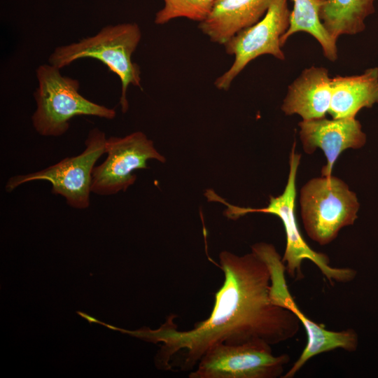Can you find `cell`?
Returning a JSON list of instances; mask_svg holds the SVG:
<instances>
[{
  "label": "cell",
  "mask_w": 378,
  "mask_h": 378,
  "mask_svg": "<svg viewBox=\"0 0 378 378\" xmlns=\"http://www.w3.org/2000/svg\"><path fill=\"white\" fill-rule=\"evenodd\" d=\"M219 263L223 284L215 294L209 316L192 329L178 330L173 314L155 330H129L113 326L111 329L145 342H161L155 356L156 367L169 370L171 362L178 356L181 371H192L206 351L218 344L272 346L296 335L300 322L291 311L272 303L270 272L258 255L253 251L237 255L223 251Z\"/></svg>",
  "instance_id": "obj_1"
},
{
  "label": "cell",
  "mask_w": 378,
  "mask_h": 378,
  "mask_svg": "<svg viewBox=\"0 0 378 378\" xmlns=\"http://www.w3.org/2000/svg\"><path fill=\"white\" fill-rule=\"evenodd\" d=\"M301 155L295 152L293 144L290 154L289 174L284 192L277 197L270 196L268 205L264 208L241 207L227 202L212 189L206 190L204 195L209 202H217L226 206L223 214L229 219L237 220L247 214L262 213L277 216L281 220L286 237V244L282 261L288 274L295 280L304 277L302 263L308 259L313 262L331 284L352 281L356 272L351 268L333 267L328 256L311 248L302 237L295 213L296 177Z\"/></svg>",
  "instance_id": "obj_2"
},
{
  "label": "cell",
  "mask_w": 378,
  "mask_h": 378,
  "mask_svg": "<svg viewBox=\"0 0 378 378\" xmlns=\"http://www.w3.org/2000/svg\"><path fill=\"white\" fill-rule=\"evenodd\" d=\"M141 38V29L135 22L106 25L94 36L57 47L49 56L48 63L61 69L83 58L101 61L120 78L119 104L122 112L126 113L129 86L141 88V69L132 59Z\"/></svg>",
  "instance_id": "obj_3"
},
{
  "label": "cell",
  "mask_w": 378,
  "mask_h": 378,
  "mask_svg": "<svg viewBox=\"0 0 378 378\" xmlns=\"http://www.w3.org/2000/svg\"><path fill=\"white\" fill-rule=\"evenodd\" d=\"M38 80L34 97L36 108L31 116L32 125L38 134L45 136H59L69 128L75 116L90 115L107 120L116 116L113 108L94 103L79 92L78 80L64 76L60 69L43 64L36 70Z\"/></svg>",
  "instance_id": "obj_4"
},
{
  "label": "cell",
  "mask_w": 378,
  "mask_h": 378,
  "mask_svg": "<svg viewBox=\"0 0 378 378\" xmlns=\"http://www.w3.org/2000/svg\"><path fill=\"white\" fill-rule=\"evenodd\" d=\"M300 204L307 235L322 246L332 241L342 228L354 224L360 206L355 192L332 175L306 183L300 190Z\"/></svg>",
  "instance_id": "obj_5"
},
{
  "label": "cell",
  "mask_w": 378,
  "mask_h": 378,
  "mask_svg": "<svg viewBox=\"0 0 378 378\" xmlns=\"http://www.w3.org/2000/svg\"><path fill=\"white\" fill-rule=\"evenodd\" d=\"M257 255L265 262L270 272V298L272 304L291 311L303 325L307 333V344L292 367L281 377L292 378L312 357L336 349L354 351L358 346V335L353 329L332 331L325 326L309 319L293 300L285 277L286 266L274 245L260 244Z\"/></svg>",
  "instance_id": "obj_6"
},
{
  "label": "cell",
  "mask_w": 378,
  "mask_h": 378,
  "mask_svg": "<svg viewBox=\"0 0 378 378\" xmlns=\"http://www.w3.org/2000/svg\"><path fill=\"white\" fill-rule=\"evenodd\" d=\"M106 139L105 133L99 129L90 130L81 153L65 158L38 172L13 176L7 181L6 190L11 192L33 181H48L52 185V193L63 197L69 206L79 209L88 208L92 192V170L97 161L106 153Z\"/></svg>",
  "instance_id": "obj_7"
},
{
  "label": "cell",
  "mask_w": 378,
  "mask_h": 378,
  "mask_svg": "<svg viewBox=\"0 0 378 378\" xmlns=\"http://www.w3.org/2000/svg\"><path fill=\"white\" fill-rule=\"evenodd\" d=\"M288 0H271L262 19L232 36L223 46L225 52L234 55L231 66L214 81L215 87L227 90L247 64L258 57L270 55L285 59L281 38L290 24Z\"/></svg>",
  "instance_id": "obj_8"
},
{
  "label": "cell",
  "mask_w": 378,
  "mask_h": 378,
  "mask_svg": "<svg viewBox=\"0 0 378 378\" xmlns=\"http://www.w3.org/2000/svg\"><path fill=\"white\" fill-rule=\"evenodd\" d=\"M290 356H274L271 345L251 342L218 344L206 351L189 378H276L281 377Z\"/></svg>",
  "instance_id": "obj_9"
},
{
  "label": "cell",
  "mask_w": 378,
  "mask_h": 378,
  "mask_svg": "<svg viewBox=\"0 0 378 378\" xmlns=\"http://www.w3.org/2000/svg\"><path fill=\"white\" fill-rule=\"evenodd\" d=\"M105 152L106 160L94 166L92 173L91 191L98 195H112L126 191L136 179L134 172L148 168V160L166 161L155 148L153 141L141 132L122 137L107 138Z\"/></svg>",
  "instance_id": "obj_10"
},
{
  "label": "cell",
  "mask_w": 378,
  "mask_h": 378,
  "mask_svg": "<svg viewBox=\"0 0 378 378\" xmlns=\"http://www.w3.org/2000/svg\"><path fill=\"white\" fill-rule=\"evenodd\" d=\"M298 125L304 151L312 154L318 148L326 155L327 163L321 169L322 176H331L333 165L344 150L360 148L366 141V135L356 118L324 117L302 120Z\"/></svg>",
  "instance_id": "obj_11"
},
{
  "label": "cell",
  "mask_w": 378,
  "mask_h": 378,
  "mask_svg": "<svg viewBox=\"0 0 378 378\" xmlns=\"http://www.w3.org/2000/svg\"><path fill=\"white\" fill-rule=\"evenodd\" d=\"M331 78L324 67L312 66L303 70L288 86L282 111L287 115L297 114L302 120L326 117L331 102Z\"/></svg>",
  "instance_id": "obj_12"
},
{
  "label": "cell",
  "mask_w": 378,
  "mask_h": 378,
  "mask_svg": "<svg viewBox=\"0 0 378 378\" xmlns=\"http://www.w3.org/2000/svg\"><path fill=\"white\" fill-rule=\"evenodd\" d=\"M271 0H214L207 18L199 28L209 40L224 45L240 31L265 15Z\"/></svg>",
  "instance_id": "obj_13"
},
{
  "label": "cell",
  "mask_w": 378,
  "mask_h": 378,
  "mask_svg": "<svg viewBox=\"0 0 378 378\" xmlns=\"http://www.w3.org/2000/svg\"><path fill=\"white\" fill-rule=\"evenodd\" d=\"M331 88L328 113L332 118H355L363 108L378 104V67L360 75L332 77Z\"/></svg>",
  "instance_id": "obj_14"
},
{
  "label": "cell",
  "mask_w": 378,
  "mask_h": 378,
  "mask_svg": "<svg viewBox=\"0 0 378 378\" xmlns=\"http://www.w3.org/2000/svg\"><path fill=\"white\" fill-rule=\"evenodd\" d=\"M375 0H325L319 10L321 21L335 40L354 35L365 28V20L374 12Z\"/></svg>",
  "instance_id": "obj_15"
},
{
  "label": "cell",
  "mask_w": 378,
  "mask_h": 378,
  "mask_svg": "<svg viewBox=\"0 0 378 378\" xmlns=\"http://www.w3.org/2000/svg\"><path fill=\"white\" fill-rule=\"evenodd\" d=\"M293 8L290 12V24L281 38L283 47L293 34L304 31L312 35L319 43L324 56L330 61L337 59V40L324 28L319 10L325 0H292Z\"/></svg>",
  "instance_id": "obj_16"
},
{
  "label": "cell",
  "mask_w": 378,
  "mask_h": 378,
  "mask_svg": "<svg viewBox=\"0 0 378 378\" xmlns=\"http://www.w3.org/2000/svg\"><path fill=\"white\" fill-rule=\"evenodd\" d=\"M164 6L155 15L154 22L164 24L179 18L201 22L210 13L214 0H163Z\"/></svg>",
  "instance_id": "obj_17"
}]
</instances>
